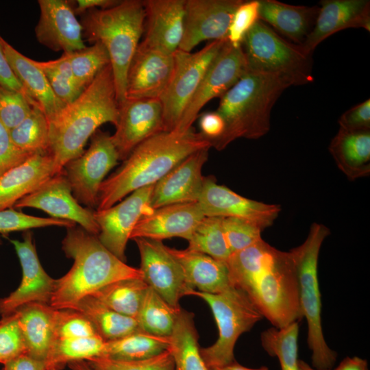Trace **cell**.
<instances>
[{"label": "cell", "instance_id": "1", "mask_svg": "<svg viewBox=\"0 0 370 370\" xmlns=\"http://www.w3.org/2000/svg\"><path fill=\"white\" fill-rule=\"evenodd\" d=\"M226 264L231 284L242 290L275 328L303 318L291 251H280L262 239L232 254Z\"/></svg>", "mask_w": 370, "mask_h": 370}, {"label": "cell", "instance_id": "2", "mask_svg": "<svg viewBox=\"0 0 370 370\" xmlns=\"http://www.w3.org/2000/svg\"><path fill=\"white\" fill-rule=\"evenodd\" d=\"M211 147L193 127L185 132H162L139 144L101 183L96 210L107 209L127 195L153 185L194 152Z\"/></svg>", "mask_w": 370, "mask_h": 370}, {"label": "cell", "instance_id": "3", "mask_svg": "<svg viewBox=\"0 0 370 370\" xmlns=\"http://www.w3.org/2000/svg\"><path fill=\"white\" fill-rule=\"evenodd\" d=\"M118 117L119 103L109 64L75 101L48 122L53 175L61 173L68 162L84 151L87 140L99 126L106 123L116 125Z\"/></svg>", "mask_w": 370, "mask_h": 370}, {"label": "cell", "instance_id": "4", "mask_svg": "<svg viewBox=\"0 0 370 370\" xmlns=\"http://www.w3.org/2000/svg\"><path fill=\"white\" fill-rule=\"evenodd\" d=\"M62 250L73 260L71 269L55 280L49 305L54 309H72L82 298L114 282L143 278L139 269L119 259L82 227L66 228Z\"/></svg>", "mask_w": 370, "mask_h": 370}, {"label": "cell", "instance_id": "5", "mask_svg": "<svg viewBox=\"0 0 370 370\" xmlns=\"http://www.w3.org/2000/svg\"><path fill=\"white\" fill-rule=\"evenodd\" d=\"M290 86L291 83L282 77L247 69L220 97L216 111L224 120L225 130L211 143V147L221 151L237 138L258 139L267 134L271 110Z\"/></svg>", "mask_w": 370, "mask_h": 370}, {"label": "cell", "instance_id": "6", "mask_svg": "<svg viewBox=\"0 0 370 370\" xmlns=\"http://www.w3.org/2000/svg\"><path fill=\"white\" fill-rule=\"evenodd\" d=\"M143 1L124 0L105 9L92 8L81 14L82 36L107 49L117 102L126 99V78L131 60L145 29Z\"/></svg>", "mask_w": 370, "mask_h": 370}, {"label": "cell", "instance_id": "7", "mask_svg": "<svg viewBox=\"0 0 370 370\" xmlns=\"http://www.w3.org/2000/svg\"><path fill=\"white\" fill-rule=\"evenodd\" d=\"M330 233L325 225L312 223L305 241L290 250L296 267L300 310L308 324L307 343L311 351L312 364L317 369H330L337 358L336 352L329 347L322 331L318 280L319 254Z\"/></svg>", "mask_w": 370, "mask_h": 370}, {"label": "cell", "instance_id": "8", "mask_svg": "<svg viewBox=\"0 0 370 370\" xmlns=\"http://www.w3.org/2000/svg\"><path fill=\"white\" fill-rule=\"evenodd\" d=\"M241 47L248 69L278 75L291 86L314 81L312 55L288 42L260 20L247 34Z\"/></svg>", "mask_w": 370, "mask_h": 370}, {"label": "cell", "instance_id": "9", "mask_svg": "<svg viewBox=\"0 0 370 370\" xmlns=\"http://www.w3.org/2000/svg\"><path fill=\"white\" fill-rule=\"evenodd\" d=\"M187 295L197 296L210 308L215 319L219 336L216 342L201 348L202 358L208 368L229 364L236 359L234 347L238 337L249 331L262 316L247 295L230 285L218 293L192 290Z\"/></svg>", "mask_w": 370, "mask_h": 370}, {"label": "cell", "instance_id": "10", "mask_svg": "<svg viewBox=\"0 0 370 370\" xmlns=\"http://www.w3.org/2000/svg\"><path fill=\"white\" fill-rule=\"evenodd\" d=\"M225 40L226 38L210 41L195 53L180 49L173 53V73L160 98L164 132L175 128L207 69Z\"/></svg>", "mask_w": 370, "mask_h": 370}, {"label": "cell", "instance_id": "11", "mask_svg": "<svg viewBox=\"0 0 370 370\" xmlns=\"http://www.w3.org/2000/svg\"><path fill=\"white\" fill-rule=\"evenodd\" d=\"M90 139L88 149L68 162L62 170L73 197L90 209L97 208L100 186L119 160L108 132L98 129Z\"/></svg>", "mask_w": 370, "mask_h": 370}, {"label": "cell", "instance_id": "12", "mask_svg": "<svg viewBox=\"0 0 370 370\" xmlns=\"http://www.w3.org/2000/svg\"><path fill=\"white\" fill-rule=\"evenodd\" d=\"M247 70L241 45H232L226 39L173 130L185 132L191 129L201 108L211 99L224 95Z\"/></svg>", "mask_w": 370, "mask_h": 370}, {"label": "cell", "instance_id": "13", "mask_svg": "<svg viewBox=\"0 0 370 370\" xmlns=\"http://www.w3.org/2000/svg\"><path fill=\"white\" fill-rule=\"evenodd\" d=\"M140 257V270L147 284L170 306L180 309V299L190 291L182 269L162 241L135 238Z\"/></svg>", "mask_w": 370, "mask_h": 370}, {"label": "cell", "instance_id": "14", "mask_svg": "<svg viewBox=\"0 0 370 370\" xmlns=\"http://www.w3.org/2000/svg\"><path fill=\"white\" fill-rule=\"evenodd\" d=\"M153 187L154 184L139 188L119 204L94 212L99 227V241L125 262L127 243L136 224L143 215L152 210L149 205Z\"/></svg>", "mask_w": 370, "mask_h": 370}, {"label": "cell", "instance_id": "15", "mask_svg": "<svg viewBox=\"0 0 370 370\" xmlns=\"http://www.w3.org/2000/svg\"><path fill=\"white\" fill-rule=\"evenodd\" d=\"M13 207L40 209L52 218L78 223L91 234L97 236L99 233L94 212L82 207L75 199L62 171L46 180L35 190L18 200Z\"/></svg>", "mask_w": 370, "mask_h": 370}, {"label": "cell", "instance_id": "16", "mask_svg": "<svg viewBox=\"0 0 370 370\" xmlns=\"http://www.w3.org/2000/svg\"><path fill=\"white\" fill-rule=\"evenodd\" d=\"M199 204L205 217H236L249 221L263 230L272 225L281 208L250 199L218 184L214 176L204 177Z\"/></svg>", "mask_w": 370, "mask_h": 370}, {"label": "cell", "instance_id": "17", "mask_svg": "<svg viewBox=\"0 0 370 370\" xmlns=\"http://www.w3.org/2000/svg\"><path fill=\"white\" fill-rule=\"evenodd\" d=\"M23 241L10 240L22 267V280L18 287L7 297L0 299V314L3 317L30 303L49 304L55 279L42 268L38 257L32 233L25 232Z\"/></svg>", "mask_w": 370, "mask_h": 370}, {"label": "cell", "instance_id": "18", "mask_svg": "<svg viewBox=\"0 0 370 370\" xmlns=\"http://www.w3.org/2000/svg\"><path fill=\"white\" fill-rule=\"evenodd\" d=\"M116 131L111 136L119 159L125 160L141 143L164 132L159 99H126L119 105Z\"/></svg>", "mask_w": 370, "mask_h": 370}, {"label": "cell", "instance_id": "19", "mask_svg": "<svg viewBox=\"0 0 370 370\" xmlns=\"http://www.w3.org/2000/svg\"><path fill=\"white\" fill-rule=\"evenodd\" d=\"M242 0H185L183 36L178 49L191 52L200 42L226 38Z\"/></svg>", "mask_w": 370, "mask_h": 370}, {"label": "cell", "instance_id": "20", "mask_svg": "<svg viewBox=\"0 0 370 370\" xmlns=\"http://www.w3.org/2000/svg\"><path fill=\"white\" fill-rule=\"evenodd\" d=\"M173 54L140 42L127 73L126 99H160L173 73Z\"/></svg>", "mask_w": 370, "mask_h": 370}, {"label": "cell", "instance_id": "21", "mask_svg": "<svg viewBox=\"0 0 370 370\" xmlns=\"http://www.w3.org/2000/svg\"><path fill=\"white\" fill-rule=\"evenodd\" d=\"M39 21L36 38L42 45L68 53L86 47L82 27L77 19L70 1L39 0Z\"/></svg>", "mask_w": 370, "mask_h": 370}, {"label": "cell", "instance_id": "22", "mask_svg": "<svg viewBox=\"0 0 370 370\" xmlns=\"http://www.w3.org/2000/svg\"><path fill=\"white\" fill-rule=\"evenodd\" d=\"M208 148L188 156L154 184L150 208L184 203L197 202L204 176L202 168L208 160Z\"/></svg>", "mask_w": 370, "mask_h": 370}, {"label": "cell", "instance_id": "23", "mask_svg": "<svg viewBox=\"0 0 370 370\" xmlns=\"http://www.w3.org/2000/svg\"><path fill=\"white\" fill-rule=\"evenodd\" d=\"M310 33L299 45L307 54L312 55L316 47L327 38L349 28L370 31L369 0H322Z\"/></svg>", "mask_w": 370, "mask_h": 370}, {"label": "cell", "instance_id": "24", "mask_svg": "<svg viewBox=\"0 0 370 370\" xmlns=\"http://www.w3.org/2000/svg\"><path fill=\"white\" fill-rule=\"evenodd\" d=\"M204 217L197 202L164 206L143 215L130 239L145 238L162 241L180 237L188 241Z\"/></svg>", "mask_w": 370, "mask_h": 370}, {"label": "cell", "instance_id": "25", "mask_svg": "<svg viewBox=\"0 0 370 370\" xmlns=\"http://www.w3.org/2000/svg\"><path fill=\"white\" fill-rule=\"evenodd\" d=\"M143 3L145 35L142 42L173 54L183 36L185 0H145Z\"/></svg>", "mask_w": 370, "mask_h": 370}, {"label": "cell", "instance_id": "26", "mask_svg": "<svg viewBox=\"0 0 370 370\" xmlns=\"http://www.w3.org/2000/svg\"><path fill=\"white\" fill-rule=\"evenodd\" d=\"M53 175L49 153H36L0 176V210L11 208L21 199Z\"/></svg>", "mask_w": 370, "mask_h": 370}, {"label": "cell", "instance_id": "27", "mask_svg": "<svg viewBox=\"0 0 370 370\" xmlns=\"http://www.w3.org/2000/svg\"><path fill=\"white\" fill-rule=\"evenodd\" d=\"M2 45L7 60L26 92L39 105L48 122L53 119L66 104L56 96L34 60L21 54L3 38Z\"/></svg>", "mask_w": 370, "mask_h": 370}, {"label": "cell", "instance_id": "28", "mask_svg": "<svg viewBox=\"0 0 370 370\" xmlns=\"http://www.w3.org/2000/svg\"><path fill=\"white\" fill-rule=\"evenodd\" d=\"M259 19L292 43L301 45L312 31L318 6L293 5L276 0H259Z\"/></svg>", "mask_w": 370, "mask_h": 370}, {"label": "cell", "instance_id": "29", "mask_svg": "<svg viewBox=\"0 0 370 370\" xmlns=\"http://www.w3.org/2000/svg\"><path fill=\"white\" fill-rule=\"evenodd\" d=\"M167 249L180 263L190 291L218 293L232 285L225 262L187 248Z\"/></svg>", "mask_w": 370, "mask_h": 370}, {"label": "cell", "instance_id": "30", "mask_svg": "<svg viewBox=\"0 0 370 370\" xmlns=\"http://www.w3.org/2000/svg\"><path fill=\"white\" fill-rule=\"evenodd\" d=\"M29 356L47 362L56 341V309L49 304L30 303L17 310Z\"/></svg>", "mask_w": 370, "mask_h": 370}, {"label": "cell", "instance_id": "31", "mask_svg": "<svg viewBox=\"0 0 370 370\" xmlns=\"http://www.w3.org/2000/svg\"><path fill=\"white\" fill-rule=\"evenodd\" d=\"M329 151L340 171L350 181L370 174V131L349 132L339 128Z\"/></svg>", "mask_w": 370, "mask_h": 370}, {"label": "cell", "instance_id": "32", "mask_svg": "<svg viewBox=\"0 0 370 370\" xmlns=\"http://www.w3.org/2000/svg\"><path fill=\"white\" fill-rule=\"evenodd\" d=\"M169 339L175 370H209L201 354L193 312L180 309Z\"/></svg>", "mask_w": 370, "mask_h": 370}, {"label": "cell", "instance_id": "33", "mask_svg": "<svg viewBox=\"0 0 370 370\" xmlns=\"http://www.w3.org/2000/svg\"><path fill=\"white\" fill-rule=\"evenodd\" d=\"M72 309L84 315L106 341L140 330L136 319L115 312L91 295L82 298Z\"/></svg>", "mask_w": 370, "mask_h": 370}, {"label": "cell", "instance_id": "34", "mask_svg": "<svg viewBox=\"0 0 370 370\" xmlns=\"http://www.w3.org/2000/svg\"><path fill=\"white\" fill-rule=\"evenodd\" d=\"M169 345V336H156L140 330L106 341L100 357L124 361L142 360L161 354Z\"/></svg>", "mask_w": 370, "mask_h": 370}, {"label": "cell", "instance_id": "35", "mask_svg": "<svg viewBox=\"0 0 370 370\" xmlns=\"http://www.w3.org/2000/svg\"><path fill=\"white\" fill-rule=\"evenodd\" d=\"M148 287L143 278H127L110 283L91 296L115 312L136 319Z\"/></svg>", "mask_w": 370, "mask_h": 370}, {"label": "cell", "instance_id": "36", "mask_svg": "<svg viewBox=\"0 0 370 370\" xmlns=\"http://www.w3.org/2000/svg\"><path fill=\"white\" fill-rule=\"evenodd\" d=\"M180 309L173 308L149 286L136 317L139 328L149 334L169 337Z\"/></svg>", "mask_w": 370, "mask_h": 370}, {"label": "cell", "instance_id": "37", "mask_svg": "<svg viewBox=\"0 0 370 370\" xmlns=\"http://www.w3.org/2000/svg\"><path fill=\"white\" fill-rule=\"evenodd\" d=\"M9 132L20 149L32 154L49 153V123L40 107L32 106L25 119Z\"/></svg>", "mask_w": 370, "mask_h": 370}, {"label": "cell", "instance_id": "38", "mask_svg": "<svg viewBox=\"0 0 370 370\" xmlns=\"http://www.w3.org/2000/svg\"><path fill=\"white\" fill-rule=\"evenodd\" d=\"M298 334V321L282 328H269L261 334L262 347L271 356L278 358L281 370H297Z\"/></svg>", "mask_w": 370, "mask_h": 370}, {"label": "cell", "instance_id": "39", "mask_svg": "<svg viewBox=\"0 0 370 370\" xmlns=\"http://www.w3.org/2000/svg\"><path fill=\"white\" fill-rule=\"evenodd\" d=\"M223 218L204 217L188 240L187 249L226 263L232 254L224 234Z\"/></svg>", "mask_w": 370, "mask_h": 370}, {"label": "cell", "instance_id": "40", "mask_svg": "<svg viewBox=\"0 0 370 370\" xmlns=\"http://www.w3.org/2000/svg\"><path fill=\"white\" fill-rule=\"evenodd\" d=\"M105 342L100 336L56 339L46 362L47 366L60 367L70 362L100 357Z\"/></svg>", "mask_w": 370, "mask_h": 370}, {"label": "cell", "instance_id": "41", "mask_svg": "<svg viewBox=\"0 0 370 370\" xmlns=\"http://www.w3.org/2000/svg\"><path fill=\"white\" fill-rule=\"evenodd\" d=\"M70 62L73 75L77 84L85 89L97 75L110 64L106 47L97 42L88 47L65 53Z\"/></svg>", "mask_w": 370, "mask_h": 370}, {"label": "cell", "instance_id": "42", "mask_svg": "<svg viewBox=\"0 0 370 370\" xmlns=\"http://www.w3.org/2000/svg\"><path fill=\"white\" fill-rule=\"evenodd\" d=\"M86 361L95 370H175L169 347L158 355L142 360L124 361L95 357Z\"/></svg>", "mask_w": 370, "mask_h": 370}, {"label": "cell", "instance_id": "43", "mask_svg": "<svg viewBox=\"0 0 370 370\" xmlns=\"http://www.w3.org/2000/svg\"><path fill=\"white\" fill-rule=\"evenodd\" d=\"M0 320V363L6 364L26 354V347L17 311L2 317Z\"/></svg>", "mask_w": 370, "mask_h": 370}, {"label": "cell", "instance_id": "44", "mask_svg": "<svg viewBox=\"0 0 370 370\" xmlns=\"http://www.w3.org/2000/svg\"><path fill=\"white\" fill-rule=\"evenodd\" d=\"M60 226L66 228L75 226L69 221L28 215L12 208L0 210V233L27 231L33 228Z\"/></svg>", "mask_w": 370, "mask_h": 370}, {"label": "cell", "instance_id": "45", "mask_svg": "<svg viewBox=\"0 0 370 370\" xmlns=\"http://www.w3.org/2000/svg\"><path fill=\"white\" fill-rule=\"evenodd\" d=\"M225 237L231 254L241 251L262 240L263 230L258 225L240 218L225 217L223 220Z\"/></svg>", "mask_w": 370, "mask_h": 370}, {"label": "cell", "instance_id": "46", "mask_svg": "<svg viewBox=\"0 0 370 370\" xmlns=\"http://www.w3.org/2000/svg\"><path fill=\"white\" fill-rule=\"evenodd\" d=\"M55 334L56 340L99 336L90 321L73 309L57 310Z\"/></svg>", "mask_w": 370, "mask_h": 370}, {"label": "cell", "instance_id": "47", "mask_svg": "<svg viewBox=\"0 0 370 370\" xmlns=\"http://www.w3.org/2000/svg\"><path fill=\"white\" fill-rule=\"evenodd\" d=\"M32 107L23 94L0 86V122L9 131L25 119Z\"/></svg>", "mask_w": 370, "mask_h": 370}, {"label": "cell", "instance_id": "48", "mask_svg": "<svg viewBox=\"0 0 370 370\" xmlns=\"http://www.w3.org/2000/svg\"><path fill=\"white\" fill-rule=\"evenodd\" d=\"M259 0L243 1L235 10L229 25L227 40L241 45L245 36L259 19Z\"/></svg>", "mask_w": 370, "mask_h": 370}, {"label": "cell", "instance_id": "49", "mask_svg": "<svg viewBox=\"0 0 370 370\" xmlns=\"http://www.w3.org/2000/svg\"><path fill=\"white\" fill-rule=\"evenodd\" d=\"M45 75L56 96L65 104L75 101L84 91L75 80L62 75L48 64L47 62L35 61Z\"/></svg>", "mask_w": 370, "mask_h": 370}, {"label": "cell", "instance_id": "50", "mask_svg": "<svg viewBox=\"0 0 370 370\" xmlns=\"http://www.w3.org/2000/svg\"><path fill=\"white\" fill-rule=\"evenodd\" d=\"M33 155L17 147L12 140L9 130L0 122V176Z\"/></svg>", "mask_w": 370, "mask_h": 370}, {"label": "cell", "instance_id": "51", "mask_svg": "<svg viewBox=\"0 0 370 370\" xmlns=\"http://www.w3.org/2000/svg\"><path fill=\"white\" fill-rule=\"evenodd\" d=\"M339 128L349 132L370 131V99L353 106L338 119Z\"/></svg>", "mask_w": 370, "mask_h": 370}, {"label": "cell", "instance_id": "52", "mask_svg": "<svg viewBox=\"0 0 370 370\" xmlns=\"http://www.w3.org/2000/svg\"><path fill=\"white\" fill-rule=\"evenodd\" d=\"M2 40L3 38L0 36V86L21 92L32 106L40 107L28 95L12 70L4 53Z\"/></svg>", "mask_w": 370, "mask_h": 370}, {"label": "cell", "instance_id": "53", "mask_svg": "<svg viewBox=\"0 0 370 370\" xmlns=\"http://www.w3.org/2000/svg\"><path fill=\"white\" fill-rule=\"evenodd\" d=\"M199 133L210 143L219 138L225 130V122L217 112H208L199 119Z\"/></svg>", "mask_w": 370, "mask_h": 370}, {"label": "cell", "instance_id": "54", "mask_svg": "<svg viewBox=\"0 0 370 370\" xmlns=\"http://www.w3.org/2000/svg\"><path fill=\"white\" fill-rule=\"evenodd\" d=\"M45 362L23 354L4 365L3 370H45Z\"/></svg>", "mask_w": 370, "mask_h": 370}, {"label": "cell", "instance_id": "55", "mask_svg": "<svg viewBox=\"0 0 370 370\" xmlns=\"http://www.w3.org/2000/svg\"><path fill=\"white\" fill-rule=\"evenodd\" d=\"M119 1L115 0H77L75 1L76 6L73 9L75 15H81L88 10L97 8H108L117 4Z\"/></svg>", "mask_w": 370, "mask_h": 370}, {"label": "cell", "instance_id": "56", "mask_svg": "<svg viewBox=\"0 0 370 370\" xmlns=\"http://www.w3.org/2000/svg\"><path fill=\"white\" fill-rule=\"evenodd\" d=\"M334 370H369L365 359L358 356L346 357Z\"/></svg>", "mask_w": 370, "mask_h": 370}, {"label": "cell", "instance_id": "57", "mask_svg": "<svg viewBox=\"0 0 370 370\" xmlns=\"http://www.w3.org/2000/svg\"><path fill=\"white\" fill-rule=\"evenodd\" d=\"M209 370H269L266 366H262L258 368H249L245 367L235 360L234 361L222 366L213 367L209 368Z\"/></svg>", "mask_w": 370, "mask_h": 370}, {"label": "cell", "instance_id": "58", "mask_svg": "<svg viewBox=\"0 0 370 370\" xmlns=\"http://www.w3.org/2000/svg\"><path fill=\"white\" fill-rule=\"evenodd\" d=\"M67 365L71 370H95L86 360L70 362Z\"/></svg>", "mask_w": 370, "mask_h": 370}, {"label": "cell", "instance_id": "59", "mask_svg": "<svg viewBox=\"0 0 370 370\" xmlns=\"http://www.w3.org/2000/svg\"><path fill=\"white\" fill-rule=\"evenodd\" d=\"M297 370H330V369H317L310 367L307 362L303 360H298Z\"/></svg>", "mask_w": 370, "mask_h": 370}, {"label": "cell", "instance_id": "60", "mask_svg": "<svg viewBox=\"0 0 370 370\" xmlns=\"http://www.w3.org/2000/svg\"><path fill=\"white\" fill-rule=\"evenodd\" d=\"M45 370H60V367L56 365H47Z\"/></svg>", "mask_w": 370, "mask_h": 370}, {"label": "cell", "instance_id": "61", "mask_svg": "<svg viewBox=\"0 0 370 370\" xmlns=\"http://www.w3.org/2000/svg\"><path fill=\"white\" fill-rule=\"evenodd\" d=\"M1 240H0V245H1Z\"/></svg>", "mask_w": 370, "mask_h": 370}, {"label": "cell", "instance_id": "62", "mask_svg": "<svg viewBox=\"0 0 370 370\" xmlns=\"http://www.w3.org/2000/svg\"><path fill=\"white\" fill-rule=\"evenodd\" d=\"M3 370V369H2Z\"/></svg>", "mask_w": 370, "mask_h": 370}]
</instances>
